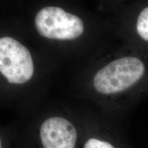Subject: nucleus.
I'll use <instances>...</instances> for the list:
<instances>
[{"label":"nucleus","mask_w":148,"mask_h":148,"mask_svg":"<svg viewBox=\"0 0 148 148\" xmlns=\"http://www.w3.org/2000/svg\"><path fill=\"white\" fill-rule=\"evenodd\" d=\"M92 88L107 106L126 110L148 95V54L130 53L109 61L95 72Z\"/></svg>","instance_id":"obj_1"},{"label":"nucleus","mask_w":148,"mask_h":148,"mask_svg":"<svg viewBox=\"0 0 148 148\" xmlns=\"http://www.w3.org/2000/svg\"><path fill=\"white\" fill-rule=\"evenodd\" d=\"M34 25L40 36L51 40H75L84 32V22L78 16L57 6L40 9L35 16Z\"/></svg>","instance_id":"obj_2"},{"label":"nucleus","mask_w":148,"mask_h":148,"mask_svg":"<svg viewBox=\"0 0 148 148\" xmlns=\"http://www.w3.org/2000/svg\"><path fill=\"white\" fill-rule=\"evenodd\" d=\"M0 73L12 84L29 82L34 75V64L29 49L14 38H0Z\"/></svg>","instance_id":"obj_3"},{"label":"nucleus","mask_w":148,"mask_h":148,"mask_svg":"<svg viewBox=\"0 0 148 148\" xmlns=\"http://www.w3.org/2000/svg\"><path fill=\"white\" fill-rule=\"evenodd\" d=\"M39 138L42 148H75L77 132L69 119L54 116L40 125Z\"/></svg>","instance_id":"obj_4"},{"label":"nucleus","mask_w":148,"mask_h":148,"mask_svg":"<svg viewBox=\"0 0 148 148\" xmlns=\"http://www.w3.org/2000/svg\"><path fill=\"white\" fill-rule=\"evenodd\" d=\"M83 148H123L103 135H93L85 140Z\"/></svg>","instance_id":"obj_5"},{"label":"nucleus","mask_w":148,"mask_h":148,"mask_svg":"<svg viewBox=\"0 0 148 148\" xmlns=\"http://www.w3.org/2000/svg\"><path fill=\"white\" fill-rule=\"evenodd\" d=\"M136 34L144 42H148V5L140 11L135 25Z\"/></svg>","instance_id":"obj_6"},{"label":"nucleus","mask_w":148,"mask_h":148,"mask_svg":"<svg viewBox=\"0 0 148 148\" xmlns=\"http://www.w3.org/2000/svg\"><path fill=\"white\" fill-rule=\"evenodd\" d=\"M0 148H2V143H1V138H0Z\"/></svg>","instance_id":"obj_7"}]
</instances>
